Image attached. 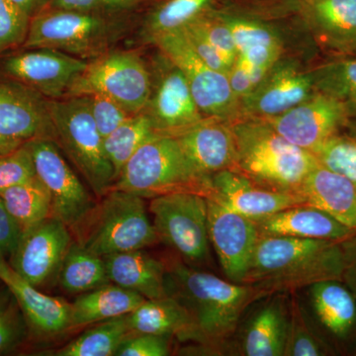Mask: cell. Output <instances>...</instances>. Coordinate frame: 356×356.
Returning <instances> with one entry per match:
<instances>
[{
	"label": "cell",
	"mask_w": 356,
	"mask_h": 356,
	"mask_svg": "<svg viewBox=\"0 0 356 356\" xmlns=\"http://www.w3.org/2000/svg\"><path fill=\"white\" fill-rule=\"evenodd\" d=\"M165 266L166 294L191 316L195 341L213 350L233 336L248 306L270 297L254 285L222 280L177 259Z\"/></svg>",
	"instance_id": "1"
},
{
	"label": "cell",
	"mask_w": 356,
	"mask_h": 356,
	"mask_svg": "<svg viewBox=\"0 0 356 356\" xmlns=\"http://www.w3.org/2000/svg\"><path fill=\"white\" fill-rule=\"evenodd\" d=\"M341 242L261 236L243 284L254 285L270 296L310 287L325 280H341Z\"/></svg>",
	"instance_id": "2"
},
{
	"label": "cell",
	"mask_w": 356,
	"mask_h": 356,
	"mask_svg": "<svg viewBox=\"0 0 356 356\" xmlns=\"http://www.w3.org/2000/svg\"><path fill=\"white\" fill-rule=\"evenodd\" d=\"M236 140V170L261 186L298 193L318 165L313 153L283 138L264 119L243 117L231 123Z\"/></svg>",
	"instance_id": "3"
},
{
	"label": "cell",
	"mask_w": 356,
	"mask_h": 356,
	"mask_svg": "<svg viewBox=\"0 0 356 356\" xmlns=\"http://www.w3.org/2000/svg\"><path fill=\"white\" fill-rule=\"evenodd\" d=\"M210 177L192 165L172 134L159 133L136 152L126 163L112 189L152 199L173 192L207 195Z\"/></svg>",
	"instance_id": "4"
},
{
	"label": "cell",
	"mask_w": 356,
	"mask_h": 356,
	"mask_svg": "<svg viewBox=\"0 0 356 356\" xmlns=\"http://www.w3.org/2000/svg\"><path fill=\"white\" fill-rule=\"evenodd\" d=\"M55 142L76 166L97 198L115 184L113 168L107 158L86 96L49 100Z\"/></svg>",
	"instance_id": "5"
},
{
	"label": "cell",
	"mask_w": 356,
	"mask_h": 356,
	"mask_svg": "<svg viewBox=\"0 0 356 356\" xmlns=\"http://www.w3.org/2000/svg\"><path fill=\"white\" fill-rule=\"evenodd\" d=\"M145 198L111 189L98 201L77 243L99 257L144 250L159 243Z\"/></svg>",
	"instance_id": "6"
},
{
	"label": "cell",
	"mask_w": 356,
	"mask_h": 356,
	"mask_svg": "<svg viewBox=\"0 0 356 356\" xmlns=\"http://www.w3.org/2000/svg\"><path fill=\"white\" fill-rule=\"evenodd\" d=\"M149 212L159 242H163L192 266L211 261L207 199L181 191L152 198Z\"/></svg>",
	"instance_id": "7"
},
{
	"label": "cell",
	"mask_w": 356,
	"mask_h": 356,
	"mask_svg": "<svg viewBox=\"0 0 356 356\" xmlns=\"http://www.w3.org/2000/svg\"><path fill=\"white\" fill-rule=\"evenodd\" d=\"M151 89V74L137 53L111 51L88 63L65 97L102 95L138 114L146 108Z\"/></svg>",
	"instance_id": "8"
},
{
	"label": "cell",
	"mask_w": 356,
	"mask_h": 356,
	"mask_svg": "<svg viewBox=\"0 0 356 356\" xmlns=\"http://www.w3.org/2000/svg\"><path fill=\"white\" fill-rule=\"evenodd\" d=\"M111 27L95 13L43 9L33 16L21 48H49L81 58L99 57L111 38Z\"/></svg>",
	"instance_id": "9"
},
{
	"label": "cell",
	"mask_w": 356,
	"mask_h": 356,
	"mask_svg": "<svg viewBox=\"0 0 356 356\" xmlns=\"http://www.w3.org/2000/svg\"><path fill=\"white\" fill-rule=\"evenodd\" d=\"M37 177L50 191L51 216L60 220L77 242L97 207L96 200L65 161L51 139L27 142Z\"/></svg>",
	"instance_id": "10"
},
{
	"label": "cell",
	"mask_w": 356,
	"mask_h": 356,
	"mask_svg": "<svg viewBox=\"0 0 356 356\" xmlns=\"http://www.w3.org/2000/svg\"><path fill=\"white\" fill-rule=\"evenodd\" d=\"M161 53L184 72L194 100L206 118L233 123L242 118L241 102L224 72L211 69L196 55L182 31L154 37Z\"/></svg>",
	"instance_id": "11"
},
{
	"label": "cell",
	"mask_w": 356,
	"mask_h": 356,
	"mask_svg": "<svg viewBox=\"0 0 356 356\" xmlns=\"http://www.w3.org/2000/svg\"><path fill=\"white\" fill-rule=\"evenodd\" d=\"M88 62L83 58L49 48L23 49L0 60L3 76L29 86L47 99L67 96Z\"/></svg>",
	"instance_id": "12"
},
{
	"label": "cell",
	"mask_w": 356,
	"mask_h": 356,
	"mask_svg": "<svg viewBox=\"0 0 356 356\" xmlns=\"http://www.w3.org/2000/svg\"><path fill=\"white\" fill-rule=\"evenodd\" d=\"M74 242L64 222L50 216L21 233L8 264L23 280L40 288L57 280L65 254Z\"/></svg>",
	"instance_id": "13"
},
{
	"label": "cell",
	"mask_w": 356,
	"mask_h": 356,
	"mask_svg": "<svg viewBox=\"0 0 356 356\" xmlns=\"http://www.w3.org/2000/svg\"><path fill=\"white\" fill-rule=\"evenodd\" d=\"M317 92L312 70L281 58L261 83L241 100L243 117L269 119L280 116Z\"/></svg>",
	"instance_id": "14"
},
{
	"label": "cell",
	"mask_w": 356,
	"mask_h": 356,
	"mask_svg": "<svg viewBox=\"0 0 356 356\" xmlns=\"http://www.w3.org/2000/svg\"><path fill=\"white\" fill-rule=\"evenodd\" d=\"M264 120L292 144L312 152L348 127L350 115L341 102L317 91L285 113Z\"/></svg>",
	"instance_id": "15"
},
{
	"label": "cell",
	"mask_w": 356,
	"mask_h": 356,
	"mask_svg": "<svg viewBox=\"0 0 356 356\" xmlns=\"http://www.w3.org/2000/svg\"><path fill=\"white\" fill-rule=\"evenodd\" d=\"M206 199L211 245L228 280L243 284L261 238L257 222L213 199Z\"/></svg>",
	"instance_id": "16"
},
{
	"label": "cell",
	"mask_w": 356,
	"mask_h": 356,
	"mask_svg": "<svg viewBox=\"0 0 356 356\" xmlns=\"http://www.w3.org/2000/svg\"><path fill=\"white\" fill-rule=\"evenodd\" d=\"M161 58L143 112L151 118L159 133L175 135L206 117L198 108L184 72L163 54Z\"/></svg>",
	"instance_id": "17"
},
{
	"label": "cell",
	"mask_w": 356,
	"mask_h": 356,
	"mask_svg": "<svg viewBox=\"0 0 356 356\" xmlns=\"http://www.w3.org/2000/svg\"><path fill=\"white\" fill-rule=\"evenodd\" d=\"M0 136L20 143L55 140L49 100L19 81L0 77Z\"/></svg>",
	"instance_id": "18"
},
{
	"label": "cell",
	"mask_w": 356,
	"mask_h": 356,
	"mask_svg": "<svg viewBox=\"0 0 356 356\" xmlns=\"http://www.w3.org/2000/svg\"><path fill=\"white\" fill-rule=\"evenodd\" d=\"M206 197L254 221L305 204L298 194L266 188L235 170H222L211 175Z\"/></svg>",
	"instance_id": "19"
},
{
	"label": "cell",
	"mask_w": 356,
	"mask_h": 356,
	"mask_svg": "<svg viewBox=\"0 0 356 356\" xmlns=\"http://www.w3.org/2000/svg\"><path fill=\"white\" fill-rule=\"evenodd\" d=\"M316 42L334 57H356V0H298Z\"/></svg>",
	"instance_id": "20"
},
{
	"label": "cell",
	"mask_w": 356,
	"mask_h": 356,
	"mask_svg": "<svg viewBox=\"0 0 356 356\" xmlns=\"http://www.w3.org/2000/svg\"><path fill=\"white\" fill-rule=\"evenodd\" d=\"M0 282L15 295L23 312L30 337H51L70 331L72 304L40 291L13 270L8 261L0 264Z\"/></svg>",
	"instance_id": "21"
},
{
	"label": "cell",
	"mask_w": 356,
	"mask_h": 356,
	"mask_svg": "<svg viewBox=\"0 0 356 356\" xmlns=\"http://www.w3.org/2000/svg\"><path fill=\"white\" fill-rule=\"evenodd\" d=\"M173 136L192 165L204 177H210L222 170H236V140L229 122L205 118Z\"/></svg>",
	"instance_id": "22"
},
{
	"label": "cell",
	"mask_w": 356,
	"mask_h": 356,
	"mask_svg": "<svg viewBox=\"0 0 356 356\" xmlns=\"http://www.w3.org/2000/svg\"><path fill=\"white\" fill-rule=\"evenodd\" d=\"M231 29L238 57L252 70L257 86L282 58L283 40L275 28L264 21L235 13L217 11Z\"/></svg>",
	"instance_id": "23"
},
{
	"label": "cell",
	"mask_w": 356,
	"mask_h": 356,
	"mask_svg": "<svg viewBox=\"0 0 356 356\" xmlns=\"http://www.w3.org/2000/svg\"><path fill=\"white\" fill-rule=\"evenodd\" d=\"M257 222L261 236H291L343 242L356 234L325 211L301 204L292 206Z\"/></svg>",
	"instance_id": "24"
},
{
	"label": "cell",
	"mask_w": 356,
	"mask_h": 356,
	"mask_svg": "<svg viewBox=\"0 0 356 356\" xmlns=\"http://www.w3.org/2000/svg\"><path fill=\"white\" fill-rule=\"evenodd\" d=\"M297 194L307 205L325 211L356 231V185L343 175L318 163L307 175Z\"/></svg>",
	"instance_id": "25"
},
{
	"label": "cell",
	"mask_w": 356,
	"mask_h": 356,
	"mask_svg": "<svg viewBox=\"0 0 356 356\" xmlns=\"http://www.w3.org/2000/svg\"><path fill=\"white\" fill-rule=\"evenodd\" d=\"M110 282L139 293L145 299L168 296L165 289V262L146 250L118 252L104 257Z\"/></svg>",
	"instance_id": "26"
},
{
	"label": "cell",
	"mask_w": 356,
	"mask_h": 356,
	"mask_svg": "<svg viewBox=\"0 0 356 356\" xmlns=\"http://www.w3.org/2000/svg\"><path fill=\"white\" fill-rule=\"evenodd\" d=\"M289 327V306L277 296L248 318L241 337V351L247 356H284Z\"/></svg>",
	"instance_id": "27"
},
{
	"label": "cell",
	"mask_w": 356,
	"mask_h": 356,
	"mask_svg": "<svg viewBox=\"0 0 356 356\" xmlns=\"http://www.w3.org/2000/svg\"><path fill=\"white\" fill-rule=\"evenodd\" d=\"M139 293L113 283L77 295L72 304L70 329L88 327L110 318L128 315L145 301Z\"/></svg>",
	"instance_id": "28"
},
{
	"label": "cell",
	"mask_w": 356,
	"mask_h": 356,
	"mask_svg": "<svg viewBox=\"0 0 356 356\" xmlns=\"http://www.w3.org/2000/svg\"><path fill=\"white\" fill-rule=\"evenodd\" d=\"M131 332L177 337L181 341H195V331L189 314L170 296L146 299L127 315Z\"/></svg>",
	"instance_id": "29"
},
{
	"label": "cell",
	"mask_w": 356,
	"mask_h": 356,
	"mask_svg": "<svg viewBox=\"0 0 356 356\" xmlns=\"http://www.w3.org/2000/svg\"><path fill=\"white\" fill-rule=\"evenodd\" d=\"M310 289L312 306L323 325L339 339L356 329V298L341 280L315 283Z\"/></svg>",
	"instance_id": "30"
},
{
	"label": "cell",
	"mask_w": 356,
	"mask_h": 356,
	"mask_svg": "<svg viewBox=\"0 0 356 356\" xmlns=\"http://www.w3.org/2000/svg\"><path fill=\"white\" fill-rule=\"evenodd\" d=\"M57 281L67 294L81 295L111 283L104 257L88 252L74 242L65 254Z\"/></svg>",
	"instance_id": "31"
},
{
	"label": "cell",
	"mask_w": 356,
	"mask_h": 356,
	"mask_svg": "<svg viewBox=\"0 0 356 356\" xmlns=\"http://www.w3.org/2000/svg\"><path fill=\"white\" fill-rule=\"evenodd\" d=\"M0 197L21 233L51 216L50 191L37 175L0 192Z\"/></svg>",
	"instance_id": "32"
},
{
	"label": "cell",
	"mask_w": 356,
	"mask_h": 356,
	"mask_svg": "<svg viewBox=\"0 0 356 356\" xmlns=\"http://www.w3.org/2000/svg\"><path fill=\"white\" fill-rule=\"evenodd\" d=\"M153 121L145 112L133 115L104 138L105 153L113 168L115 181L136 152L158 135Z\"/></svg>",
	"instance_id": "33"
},
{
	"label": "cell",
	"mask_w": 356,
	"mask_h": 356,
	"mask_svg": "<svg viewBox=\"0 0 356 356\" xmlns=\"http://www.w3.org/2000/svg\"><path fill=\"white\" fill-rule=\"evenodd\" d=\"M127 315L96 323L64 348L56 356H114L122 341L130 334Z\"/></svg>",
	"instance_id": "34"
},
{
	"label": "cell",
	"mask_w": 356,
	"mask_h": 356,
	"mask_svg": "<svg viewBox=\"0 0 356 356\" xmlns=\"http://www.w3.org/2000/svg\"><path fill=\"white\" fill-rule=\"evenodd\" d=\"M312 70L318 92L337 99L356 117V57H334Z\"/></svg>",
	"instance_id": "35"
},
{
	"label": "cell",
	"mask_w": 356,
	"mask_h": 356,
	"mask_svg": "<svg viewBox=\"0 0 356 356\" xmlns=\"http://www.w3.org/2000/svg\"><path fill=\"white\" fill-rule=\"evenodd\" d=\"M215 0H166L151 13L147 29L149 37L184 29L212 9Z\"/></svg>",
	"instance_id": "36"
},
{
	"label": "cell",
	"mask_w": 356,
	"mask_h": 356,
	"mask_svg": "<svg viewBox=\"0 0 356 356\" xmlns=\"http://www.w3.org/2000/svg\"><path fill=\"white\" fill-rule=\"evenodd\" d=\"M29 339V329L19 303L9 287L2 283L0 285V356L13 355Z\"/></svg>",
	"instance_id": "37"
},
{
	"label": "cell",
	"mask_w": 356,
	"mask_h": 356,
	"mask_svg": "<svg viewBox=\"0 0 356 356\" xmlns=\"http://www.w3.org/2000/svg\"><path fill=\"white\" fill-rule=\"evenodd\" d=\"M318 163L332 172L343 175L356 185V138L332 136L311 152Z\"/></svg>",
	"instance_id": "38"
},
{
	"label": "cell",
	"mask_w": 356,
	"mask_h": 356,
	"mask_svg": "<svg viewBox=\"0 0 356 356\" xmlns=\"http://www.w3.org/2000/svg\"><path fill=\"white\" fill-rule=\"evenodd\" d=\"M327 355L324 343L312 331L305 312L298 300L289 305V327L284 356H322Z\"/></svg>",
	"instance_id": "39"
},
{
	"label": "cell",
	"mask_w": 356,
	"mask_h": 356,
	"mask_svg": "<svg viewBox=\"0 0 356 356\" xmlns=\"http://www.w3.org/2000/svg\"><path fill=\"white\" fill-rule=\"evenodd\" d=\"M188 26L207 39L232 67L238 56L235 41L229 26L218 15L217 11L211 9Z\"/></svg>",
	"instance_id": "40"
},
{
	"label": "cell",
	"mask_w": 356,
	"mask_h": 356,
	"mask_svg": "<svg viewBox=\"0 0 356 356\" xmlns=\"http://www.w3.org/2000/svg\"><path fill=\"white\" fill-rule=\"evenodd\" d=\"M34 161L27 143L0 154V192L36 177Z\"/></svg>",
	"instance_id": "41"
},
{
	"label": "cell",
	"mask_w": 356,
	"mask_h": 356,
	"mask_svg": "<svg viewBox=\"0 0 356 356\" xmlns=\"http://www.w3.org/2000/svg\"><path fill=\"white\" fill-rule=\"evenodd\" d=\"M30 18L10 0H0V56L22 46Z\"/></svg>",
	"instance_id": "42"
},
{
	"label": "cell",
	"mask_w": 356,
	"mask_h": 356,
	"mask_svg": "<svg viewBox=\"0 0 356 356\" xmlns=\"http://www.w3.org/2000/svg\"><path fill=\"white\" fill-rule=\"evenodd\" d=\"M172 337L130 332L114 356H166L170 353Z\"/></svg>",
	"instance_id": "43"
},
{
	"label": "cell",
	"mask_w": 356,
	"mask_h": 356,
	"mask_svg": "<svg viewBox=\"0 0 356 356\" xmlns=\"http://www.w3.org/2000/svg\"><path fill=\"white\" fill-rule=\"evenodd\" d=\"M88 99L89 108L95 120L98 131L102 134L103 140L115 129L122 125L124 122L135 114L129 113L120 105L105 96L93 95L86 96Z\"/></svg>",
	"instance_id": "44"
},
{
	"label": "cell",
	"mask_w": 356,
	"mask_h": 356,
	"mask_svg": "<svg viewBox=\"0 0 356 356\" xmlns=\"http://www.w3.org/2000/svg\"><path fill=\"white\" fill-rule=\"evenodd\" d=\"M184 32L185 37H186L187 41L191 44V48L195 51L196 55L198 56L201 60L205 63L208 67L211 69L218 70L220 72H224V74H228L229 69V65L222 57L221 53L215 48L213 44H211L207 39L204 38L202 35L199 34L196 30L191 26L184 28L180 30Z\"/></svg>",
	"instance_id": "45"
},
{
	"label": "cell",
	"mask_w": 356,
	"mask_h": 356,
	"mask_svg": "<svg viewBox=\"0 0 356 356\" xmlns=\"http://www.w3.org/2000/svg\"><path fill=\"white\" fill-rule=\"evenodd\" d=\"M227 76H228L231 88L240 102L257 86V81L252 76V70L245 64V60L238 56Z\"/></svg>",
	"instance_id": "46"
},
{
	"label": "cell",
	"mask_w": 356,
	"mask_h": 356,
	"mask_svg": "<svg viewBox=\"0 0 356 356\" xmlns=\"http://www.w3.org/2000/svg\"><path fill=\"white\" fill-rule=\"evenodd\" d=\"M21 229L7 211L3 200L0 197V252L6 259H10L17 247Z\"/></svg>",
	"instance_id": "47"
},
{
	"label": "cell",
	"mask_w": 356,
	"mask_h": 356,
	"mask_svg": "<svg viewBox=\"0 0 356 356\" xmlns=\"http://www.w3.org/2000/svg\"><path fill=\"white\" fill-rule=\"evenodd\" d=\"M341 243L343 259L341 282L353 292L356 298V234Z\"/></svg>",
	"instance_id": "48"
},
{
	"label": "cell",
	"mask_w": 356,
	"mask_h": 356,
	"mask_svg": "<svg viewBox=\"0 0 356 356\" xmlns=\"http://www.w3.org/2000/svg\"><path fill=\"white\" fill-rule=\"evenodd\" d=\"M131 1L133 0H53L57 8L83 13H95L96 9L124 6Z\"/></svg>",
	"instance_id": "49"
},
{
	"label": "cell",
	"mask_w": 356,
	"mask_h": 356,
	"mask_svg": "<svg viewBox=\"0 0 356 356\" xmlns=\"http://www.w3.org/2000/svg\"><path fill=\"white\" fill-rule=\"evenodd\" d=\"M18 8L31 19L40 11L46 8L51 0H10Z\"/></svg>",
	"instance_id": "50"
},
{
	"label": "cell",
	"mask_w": 356,
	"mask_h": 356,
	"mask_svg": "<svg viewBox=\"0 0 356 356\" xmlns=\"http://www.w3.org/2000/svg\"><path fill=\"white\" fill-rule=\"evenodd\" d=\"M24 143L17 142V140L6 139V138L0 136V154L8 153L13 151L16 147L21 146Z\"/></svg>",
	"instance_id": "51"
},
{
	"label": "cell",
	"mask_w": 356,
	"mask_h": 356,
	"mask_svg": "<svg viewBox=\"0 0 356 356\" xmlns=\"http://www.w3.org/2000/svg\"><path fill=\"white\" fill-rule=\"evenodd\" d=\"M348 129H350L351 132V136L353 137L356 138V117L355 118H351L350 122H348Z\"/></svg>",
	"instance_id": "52"
},
{
	"label": "cell",
	"mask_w": 356,
	"mask_h": 356,
	"mask_svg": "<svg viewBox=\"0 0 356 356\" xmlns=\"http://www.w3.org/2000/svg\"><path fill=\"white\" fill-rule=\"evenodd\" d=\"M6 259L4 257V255L2 254V252H0V264H4V262H6Z\"/></svg>",
	"instance_id": "53"
}]
</instances>
